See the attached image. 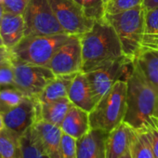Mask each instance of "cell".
Listing matches in <instances>:
<instances>
[{"instance_id": "22", "label": "cell", "mask_w": 158, "mask_h": 158, "mask_svg": "<svg viewBox=\"0 0 158 158\" xmlns=\"http://www.w3.org/2000/svg\"><path fill=\"white\" fill-rule=\"evenodd\" d=\"M132 158H154L153 151L145 127L135 129L130 143Z\"/></svg>"}, {"instance_id": "2", "label": "cell", "mask_w": 158, "mask_h": 158, "mask_svg": "<svg viewBox=\"0 0 158 158\" xmlns=\"http://www.w3.org/2000/svg\"><path fill=\"white\" fill-rule=\"evenodd\" d=\"M127 85V111L124 122L135 129L142 128L151 121L158 99V89L147 80L135 63Z\"/></svg>"}, {"instance_id": "25", "label": "cell", "mask_w": 158, "mask_h": 158, "mask_svg": "<svg viewBox=\"0 0 158 158\" xmlns=\"http://www.w3.org/2000/svg\"><path fill=\"white\" fill-rule=\"evenodd\" d=\"M23 158H48L33 139L30 129L21 136Z\"/></svg>"}, {"instance_id": "5", "label": "cell", "mask_w": 158, "mask_h": 158, "mask_svg": "<svg viewBox=\"0 0 158 158\" xmlns=\"http://www.w3.org/2000/svg\"><path fill=\"white\" fill-rule=\"evenodd\" d=\"M68 34L23 37L11 51L13 58L30 64L47 66L58 48L69 38Z\"/></svg>"}, {"instance_id": "6", "label": "cell", "mask_w": 158, "mask_h": 158, "mask_svg": "<svg viewBox=\"0 0 158 158\" xmlns=\"http://www.w3.org/2000/svg\"><path fill=\"white\" fill-rule=\"evenodd\" d=\"M132 60L123 56L112 62L86 73L93 95L98 102L116 82L127 81L133 71Z\"/></svg>"}, {"instance_id": "11", "label": "cell", "mask_w": 158, "mask_h": 158, "mask_svg": "<svg viewBox=\"0 0 158 158\" xmlns=\"http://www.w3.org/2000/svg\"><path fill=\"white\" fill-rule=\"evenodd\" d=\"M2 114L6 128L23 136L38 119V102L35 99L25 97L20 104Z\"/></svg>"}, {"instance_id": "33", "label": "cell", "mask_w": 158, "mask_h": 158, "mask_svg": "<svg viewBox=\"0 0 158 158\" xmlns=\"http://www.w3.org/2000/svg\"><path fill=\"white\" fill-rule=\"evenodd\" d=\"M142 46L152 48L155 49H158V35H148L143 37Z\"/></svg>"}, {"instance_id": "32", "label": "cell", "mask_w": 158, "mask_h": 158, "mask_svg": "<svg viewBox=\"0 0 158 158\" xmlns=\"http://www.w3.org/2000/svg\"><path fill=\"white\" fill-rule=\"evenodd\" d=\"M12 60L13 55L11 49H9L6 47H0V66L12 61Z\"/></svg>"}, {"instance_id": "8", "label": "cell", "mask_w": 158, "mask_h": 158, "mask_svg": "<svg viewBox=\"0 0 158 158\" xmlns=\"http://www.w3.org/2000/svg\"><path fill=\"white\" fill-rule=\"evenodd\" d=\"M14 85L26 97L36 99L45 87L55 77L47 66L35 65L20 61L13 58Z\"/></svg>"}, {"instance_id": "3", "label": "cell", "mask_w": 158, "mask_h": 158, "mask_svg": "<svg viewBox=\"0 0 158 158\" xmlns=\"http://www.w3.org/2000/svg\"><path fill=\"white\" fill-rule=\"evenodd\" d=\"M105 18L114 29L124 55L134 60L142 47L144 37V8L142 6L116 14H106Z\"/></svg>"}, {"instance_id": "10", "label": "cell", "mask_w": 158, "mask_h": 158, "mask_svg": "<svg viewBox=\"0 0 158 158\" xmlns=\"http://www.w3.org/2000/svg\"><path fill=\"white\" fill-rule=\"evenodd\" d=\"M82 47L79 35H70L69 38L58 48L48 67L55 75L74 74L82 71Z\"/></svg>"}, {"instance_id": "27", "label": "cell", "mask_w": 158, "mask_h": 158, "mask_svg": "<svg viewBox=\"0 0 158 158\" xmlns=\"http://www.w3.org/2000/svg\"><path fill=\"white\" fill-rule=\"evenodd\" d=\"M158 35V6L144 9V36Z\"/></svg>"}, {"instance_id": "7", "label": "cell", "mask_w": 158, "mask_h": 158, "mask_svg": "<svg viewBox=\"0 0 158 158\" xmlns=\"http://www.w3.org/2000/svg\"><path fill=\"white\" fill-rule=\"evenodd\" d=\"M24 37L65 34L48 0H30L23 13Z\"/></svg>"}, {"instance_id": "26", "label": "cell", "mask_w": 158, "mask_h": 158, "mask_svg": "<svg viewBox=\"0 0 158 158\" xmlns=\"http://www.w3.org/2000/svg\"><path fill=\"white\" fill-rule=\"evenodd\" d=\"M143 0H110L105 5L106 14H116L142 6Z\"/></svg>"}, {"instance_id": "36", "label": "cell", "mask_w": 158, "mask_h": 158, "mask_svg": "<svg viewBox=\"0 0 158 158\" xmlns=\"http://www.w3.org/2000/svg\"><path fill=\"white\" fill-rule=\"evenodd\" d=\"M4 12H5V10H4V6H3V3H2V0H0V22H1V19L3 17Z\"/></svg>"}, {"instance_id": "29", "label": "cell", "mask_w": 158, "mask_h": 158, "mask_svg": "<svg viewBox=\"0 0 158 158\" xmlns=\"http://www.w3.org/2000/svg\"><path fill=\"white\" fill-rule=\"evenodd\" d=\"M15 73H14V65L13 60L10 62L5 63L0 66V88L14 85Z\"/></svg>"}, {"instance_id": "28", "label": "cell", "mask_w": 158, "mask_h": 158, "mask_svg": "<svg viewBox=\"0 0 158 158\" xmlns=\"http://www.w3.org/2000/svg\"><path fill=\"white\" fill-rule=\"evenodd\" d=\"M60 158H76V139L63 133L60 143Z\"/></svg>"}, {"instance_id": "21", "label": "cell", "mask_w": 158, "mask_h": 158, "mask_svg": "<svg viewBox=\"0 0 158 158\" xmlns=\"http://www.w3.org/2000/svg\"><path fill=\"white\" fill-rule=\"evenodd\" d=\"M0 158H23L21 136L6 127L0 132Z\"/></svg>"}, {"instance_id": "42", "label": "cell", "mask_w": 158, "mask_h": 158, "mask_svg": "<svg viewBox=\"0 0 158 158\" xmlns=\"http://www.w3.org/2000/svg\"><path fill=\"white\" fill-rule=\"evenodd\" d=\"M0 113H1V107H0Z\"/></svg>"}, {"instance_id": "40", "label": "cell", "mask_w": 158, "mask_h": 158, "mask_svg": "<svg viewBox=\"0 0 158 158\" xmlns=\"http://www.w3.org/2000/svg\"><path fill=\"white\" fill-rule=\"evenodd\" d=\"M0 47H4V45H3V41H2V39H1V36H0Z\"/></svg>"}, {"instance_id": "16", "label": "cell", "mask_w": 158, "mask_h": 158, "mask_svg": "<svg viewBox=\"0 0 158 158\" xmlns=\"http://www.w3.org/2000/svg\"><path fill=\"white\" fill-rule=\"evenodd\" d=\"M0 36L7 48L17 46L24 37L23 16L5 11L0 22Z\"/></svg>"}, {"instance_id": "4", "label": "cell", "mask_w": 158, "mask_h": 158, "mask_svg": "<svg viewBox=\"0 0 158 158\" xmlns=\"http://www.w3.org/2000/svg\"><path fill=\"white\" fill-rule=\"evenodd\" d=\"M127 81L120 80L97 102L89 113L90 128L112 131L124 121L127 111Z\"/></svg>"}, {"instance_id": "38", "label": "cell", "mask_w": 158, "mask_h": 158, "mask_svg": "<svg viewBox=\"0 0 158 158\" xmlns=\"http://www.w3.org/2000/svg\"><path fill=\"white\" fill-rule=\"evenodd\" d=\"M151 120H152V122L153 123V125L157 127V129H158V119L157 118H155V117H153V116H152L151 117Z\"/></svg>"}, {"instance_id": "15", "label": "cell", "mask_w": 158, "mask_h": 158, "mask_svg": "<svg viewBox=\"0 0 158 158\" xmlns=\"http://www.w3.org/2000/svg\"><path fill=\"white\" fill-rule=\"evenodd\" d=\"M134 128L124 121L110 131L106 140V158H121L128 152Z\"/></svg>"}, {"instance_id": "41", "label": "cell", "mask_w": 158, "mask_h": 158, "mask_svg": "<svg viewBox=\"0 0 158 158\" xmlns=\"http://www.w3.org/2000/svg\"><path fill=\"white\" fill-rule=\"evenodd\" d=\"M103 1H104V3H105V5H106V4L110 1V0H103Z\"/></svg>"}, {"instance_id": "19", "label": "cell", "mask_w": 158, "mask_h": 158, "mask_svg": "<svg viewBox=\"0 0 158 158\" xmlns=\"http://www.w3.org/2000/svg\"><path fill=\"white\" fill-rule=\"evenodd\" d=\"M72 105L73 104L68 97L46 103L38 102L37 120H44L60 127L65 115L67 114Z\"/></svg>"}, {"instance_id": "30", "label": "cell", "mask_w": 158, "mask_h": 158, "mask_svg": "<svg viewBox=\"0 0 158 158\" xmlns=\"http://www.w3.org/2000/svg\"><path fill=\"white\" fill-rule=\"evenodd\" d=\"M30 0H2L4 10L7 12L23 15Z\"/></svg>"}, {"instance_id": "20", "label": "cell", "mask_w": 158, "mask_h": 158, "mask_svg": "<svg viewBox=\"0 0 158 158\" xmlns=\"http://www.w3.org/2000/svg\"><path fill=\"white\" fill-rule=\"evenodd\" d=\"M74 74L55 75V77L45 87L40 95L35 99L39 103L54 102L68 97V91Z\"/></svg>"}, {"instance_id": "24", "label": "cell", "mask_w": 158, "mask_h": 158, "mask_svg": "<svg viewBox=\"0 0 158 158\" xmlns=\"http://www.w3.org/2000/svg\"><path fill=\"white\" fill-rule=\"evenodd\" d=\"M89 19L96 22L105 18V3L103 0H73Z\"/></svg>"}, {"instance_id": "34", "label": "cell", "mask_w": 158, "mask_h": 158, "mask_svg": "<svg viewBox=\"0 0 158 158\" xmlns=\"http://www.w3.org/2000/svg\"><path fill=\"white\" fill-rule=\"evenodd\" d=\"M158 6V0H143L142 7L144 9H152Z\"/></svg>"}, {"instance_id": "31", "label": "cell", "mask_w": 158, "mask_h": 158, "mask_svg": "<svg viewBox=\"0 0 158 158\" xmlns=\"http://www.w3.org/2000/svg\"><path fill=\"white\" fill-rule=\"evenodd\" d=\"M144 127L147 131V134H148V137H149V139H150V142L153 151L154 158H158V129L153 125L152 120Z\"/></svg>"}, {"instance_id": "35", "label": "cell", "mask_w": 158, "mask_h": 158, "mask_svg": "<svg viewBox=\"0 0 158 158\" xmlns=\"http://www.w3.org/2000/svg\"><path fill=\"white\" fill-rule=\"evenodd\" d=\"M5 123H4V119H3V114L2 113H0V132H1L4 128H5Z\"/></svg>"}, {"instance_id": "14", "label": "cell", "mask_w": 158, "mask_h": 158, "mask_svg": "<svg viewBox=\"0 0 158 158\" xmlns=\"http://www.w3.org/2000/svg\"><path fill=\"white\" fill-rule=\"evenodd\" d=\"M68 99L73 105L90 113L97 102L93 95L86 73L78 72L73 78L68 91Z\"/></svg>"}, {"instance_id": "39", "label": "cell", "mask_w": 158, "mask_h": 158, "mask_svg": "<svg viewBox=\"0 0 158 158\" xmlns=\"http://www.w3.org/2000/svg\"><path fill=\"white\" fill-rule=\"evenodd\" d=\"M121 158H132L131 157V154H130V151L128 152H127L124 156H122Z\"/></svg>"}, {"instance_id": "23", "label": "cell", "mask_w": 158, "mask_h": 158, "mask_svg": "<svg viewBox=\"0 0 158 158\" xmlns=\"http://www.w3.org/2000/svg\"><path fill=\"white\" fill-rule=\"evenodd\" d=\"M25 95L15 85H10L0 88V107L1 113L20 104L24 99Z\"/></svg>"}, {"instance_id": "9", "label": "cell", "mask_w": 158, "mask_h": 158, "mask_svg": "<svg viewBox=\"0 0 158 158\" xmlns=\"http://www.w3.org/2000/svg\"><path fill=\"white\" fill-rule=\"evenodd\" d=\"M48 2L65 34L81 35L90 30L95 23L85 16L73 0H48Z\"/></svg>"}, {"instance_id": "1", "label": "cell", "mask_w": 158, "mask_h": 158, "mask_svg": "<svg viewBox=\"0 0 158 158\" xmlns=\"http://www.w3.org/2000/svg\"><path fill=\"white\" fill-rule=\"evenodd\" d=\"M79 36L82 47V72L84 73L125 56L120 40L106 18L96 21L90 30Z\"/></svg>"}, {"instance_id": "12", "label": "cell", "mask_w": 158, "mask_h": 158, "mask_svg": "<svg viewBox=\"0 0 158 158\" xmlns=\"http://www.w3.org/2000/svg\"><path fill=\"white\" fill-rule=\"evenodd\" d=\"M31 135L48 158H60L63 132L60 126L44 120H37L30 128Z\"/></svg>"}, {"instance_id": "18", "label": "cell", "mask_w": 158, "mask_h": 158, "mask_svg": "<svg viewBox=\"0 0 158 158\" xmlns=\"http://www.w3.org/2000/svg\"><path fill=\"white\" fill-rule=\"evenodd\" d=\"M133 61L147 80L158 89V49L142 46Z\"/></svg>"}, {"instance_id": "13", "label": "cell", "mask_w": 158, "mask_h": 158, "mask_svg": "<svg viewBox=\"0 0 158 158\" xmlns=\"http://www.w3.org/2000/svg\"><path fill=\"white\" fill-rule=\"evenodd\" d=\"M105 130L90 128L83 137L76 139V158H106Z\"/></svg>"}, {"instance_id": "37", "label": "cell", "mask_w": 158, "mask_h": 158, "mask_svg": "<svg viewBox=\"0 0 158 158\" xmlns=\"http://www.w3.org/2000/svg\"><path fill=\"white\" fill-rule=\"evenodd\" d=\"M152 116L158 119V99H157V102H156V104H155V107H154V111H153Z\"/></svg>"}, {"instance_id": "17", "label": "cell", "mask_w": 158, "mask_h": 158, "mask_svg": "<svg viewBox=\"0 0 158 158\" xmlns=\"http://www.w3.org/2000/svg\"><path fill=\"white\" fill-rule=\"evenodd\" d=\"M60 128L64 134L76 139L83 137L90 129L89 113L72 105L60 125Z\"/></svg>"}]
</instances>
